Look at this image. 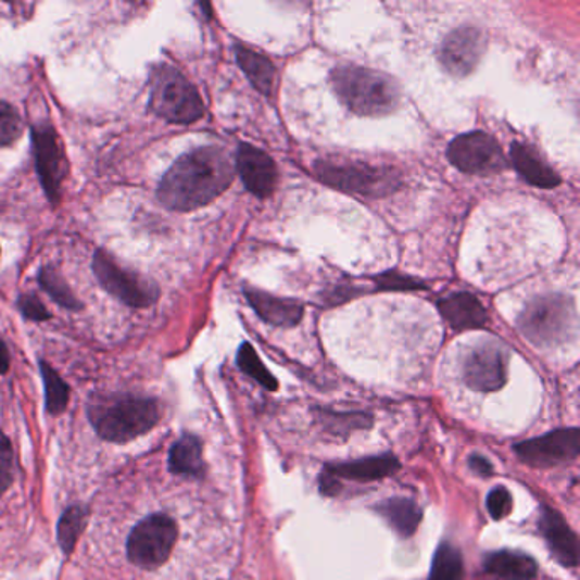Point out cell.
<instances>
[{
	"label": "cell",
	"instance_id": "cell-9",
	"mask_svg": "<svg viewBox=\"0 0 580 580\" xmlns=\"http://www.w3.org/2000/svg\"><path fill=\"white\" fill-rule=\"evenodd\" d=\"M447 159L456 169L471 176H494L507 167L497 140L483 131L456 137L447 147Z\"/></svg>",
	"mask_w": 580,
	"mask_h": 580
},
{
	"label": "cell",
	"instance_id": "cell-32",
	"mask_svg": "<svg viewBox=\"0 0 580 580\" xmlns=\"http://www.w3.org/2000/svg\"><path fill=\"white\" fill-rule=\"evenodd\" d=\"M17 306H20L21 314L29 318V320L43 321L51 318L47 306L35 294H21L20 300H17Z\"/></svg>",
	"mask_w": 580,
	"mask_h": 580
},
{
	"label": "cell",
	"instance_id": "cell-13",
	"mask_svg": "<svg viewBox=\"0 0 580 580\" xmlns=\"http://www.w3.org/2000/svg\"><path fill=\"white\" fill-rule=\"evenodd\" d=\"M463 378L477 392L502 389L507 380V351L492 342L475 348L463 365Z\"/></svg>",
	"mask_w": 580,
	"mask_h": 580
},
{
	"label": "cell",
	"instance_id": "cell-10",
	"mask_svg": "<svg viewBox=\"0 0 580 580\" xmlns=\"http://www.w3.org/2000/svg\"><path fill=\"white\" fill-rule=\"evenodd\" d=\"M33 150H35L36 171L41 186L51 203L59 204L62 185L68 174V162L63 153L59 134L48 123H36L31 128Z\"/></svg>",
	"mask_w": 580,
	"mask_h": 580
},
{
	"label": "cell",
	"instance_id": "cell-24",
	"mask_svg": "<svg viewBox=\"0 0 580 580\" xmlns=\"http://www.w3.org/2000/svg\"><path fill=\"white\" fill-rule=\"evenodd\" d=\"M38 282H40L41 290L47 291L51 299L55 300L63 308L72 312L83 311V303L72 293L67 281L63 279V276L60 275V270L56 267H41L40 275H38Z\"/></svg>",
	"mask_w": 580,
	"mask_h": 580
},
{
	"label": "cell",
	"instance_id": "cell-22",
	"mask_svg": "<svg viewBox=\"0 0 580 580\" xmlns=\"http://www.w3.org/2000/svg\"><path fill=\"white\" fill-rule=\"evenodd\" d=\"M377 510L402 537H411V534L416 533L417 526L423 518V513H420L416 502L404 497L387 499V501L378 504Z\"/></svg>",
	"mask_w": 580,
	"mask_h": 580
},
{
	"label": "cell",
	"instance_id": "cell-28",
	"mask_svg": "<svg viewBox=\"0 0 580 580\" xmlns=\"http://www.w3.org/2000/svg\"><path fill=\"white\" fill-rule=\"evenodd\" d=\"M237 363H239V368L242 369L245 375L254 378L257 383L263 384L264 389L276 390L278 389V381L276 378L267 371L266 366L263 365V361L255 353L254 348L251 344H242V348L237 354Z\"/></svg>",
	"mask_w": 580,
	"mask_h": 580
},
{
	"label": "cell",
	"instance_id": "cell-12",
	"mask_svg": "<svg viewBox=\"0 0 580 580\" xmlns=\"http://www.w3.org/2000/svg\"><path fill=\"white\" fill-rule=\"evenodd\" d=\"M486 36L475 26L453 29L441 45L440 60L444 71L453 77H467L477 68L486 53Z\"/></svg>",
	"mask_w": 580,
	"mask_h": 580
},
{
	"label": "cell",
	"instance_id": "cell-34",
	"mask_svg": "<svg viewBox=\"0 0 580 580\" xmlns=\"http://www.w3.org/2000/svg\"><path fill=\"white\" fill-rule=\"evenodd\" d=\"M470 467L471 470L477 471V474L482 475V477H489V475H492V465L489 463V459L483 458V456H471Z\"/></svg>",
	"mask_w": 580,
	"mask_h": 580
},
{
	"label": "cell",
	"instance_id": "cell-7",
	"mask_svg": "<svg viewBox=\"0 0 580 580\" xmlns=\"http://www.w3.org/2000/svg\"><path fill=\"white\" fill-rule=\"evenodd\" d=\"M92 270H94L96 279L111 297L131 308H149L153 303H157L161 297V290L155 282L122 266L104 249H98L94 252Z\"/></svg>",
	"mask_w": 580,
	"mask_h": 580
},
{
	"label": "cell",
	"instance_id": "cell-33",
	"mask_svg": "<svg viewBox=\"0 0 580 580\" xmlns=\"http://www.w3.org/2000/svg\"><path fill=\"white\" fill-rule=\"evenodd\" d=\"M380 287L384 290H414V288H420L419 281L416 279L407 278V276L396 275V273H389V275L378 278Z\"/></svg>",
	"mask_w": 580,
	"mask_h": 580
},
{
	"label": "cell",
	"instance_id": "cell-1",
	"mask_svg": "<svg viewBox=\"0 0 580 580\" xmlns=\"http://www.w3.org/2000/svg\"><path fill=\"white\" fill-rule=\"evenodd\" d=\"M236 167L225 150L201 147L180 155L159 185V201L173 212H192L227 191Z\"/></svg>",
	"mask_w": 580,
	"mask_h": 580
},
{
	"label": "cell",
	"instance_id": "cell-25",
	"mask_svg": "<svg viewBox=\"0 0 580 580\" xmlns=\"http://www.w3.org/2000/svg\"><path fill=\"white\" fill-rule=\"evenodd\" d=\"M429 580H463V558L458 549L450 543L438 549Z\"/></svg>",
	"mask_w": 580,
	"mask_h": 580
},
{
	"label": "cell",
	"instance_id": "cell-14",
	"mask_svg": "<svg viewBox=\"0 0 580 580\" xmlns=\"http://www.w3.org/2000/svg\"><path fill=\"white\" fill-rule=\"evenodd\" d=\"M237 171L254 197L267 198L275 191L278 167L263 150L242 143L237 150Z\"/></svg>",
	"mask_w": 580,
	"mask_h": 580
},
{
	"label": "cell",
	"instance_id": "cell-19",
	"mask_svg": "<svg viewBox=\"0 0 580 580\" xmlns=\"http://www.w3.org/2000/svg\"><path fill=\"white\" fill-rule=\"evenodd\" d=\"M510 161L522 179L531 186L553 189L562 182L560 176L540 157V153L526 143H514L510 147Z\"/></svg>",
	"mask_w": 580,
	"mask_h": 580
},
{
	"label": "cell",
	"instance_id": "cell-21",
	"mask_svg": "<svg viewBox=\"0 0 580 580\" xmlns=\"http://www.w3.org/2000/svg\"><path fill=\"white\" fill-rule=\"evenodd\" d=\"M236 55L240 68H242L243 74L248 75L252 86L263 92L264 96L273 94L276 84V71L270 60L261 55L257 51L251 50V48L243 47V45H237Z\"/></svg>",
	"mask_w": 580,
	"mask_h": 580
},
{
	"label": "cell",
	"instance_id": "cell-8",
	"mask_svg": "<svg viewBox=\"0 0 580 580\" xmlns=\"http://www.w3.org/2000/svg\"><path fill=\"white\" fill-rule=\"evenodd\" d=\"M177 541V525L165 514L138 522L126 541V555L143 570H155L169 560Z\"/></svg>",
	"mask_w": 580,
	"mask_h": 580
},
{
	"label": "cell",
	"instance_id": "cell-26",
	"mask_svg": "<svg viewBox=\"0 0 580 580\" xmlns=\"http://www.w3.org/2000/svg\"><path fill=\"white\" fill-rule=\"evenodd\" d=\"M86 522L87 509L80 506L68 507L60 519L56 533H59L60 546L67 555L74 552L75 545H77V541L86 528Z\"/></svg>",
	"mask_w": 580,
	"mask_h": 580
},
{
	"label": "cell",
	"instance_id": "cell-31",
	"mask_svg": "<svg viewBox=\"0 0 580 580\" xmlns=\"http://www.w3.org/2000/svg\"><path fill=\"white\" fill-rule=\"evenodd\" d=\"M487 509L494 519L506 518L507 514L513 510V497H510L509 491L504 487L494 489L487 497Z\"/></svg>",
	"mask_w": 580,
	"mask_h": 580
},
{
	"label": "cell",
	"instance_id": "cell-3",
	"mask_svg": "<svg viewBox=\"0 0 580 580\" xmlns=\"http://www.w3.org/2000/svg\"><path fill=\"white\" fill-rule=\"evenodd\" d=\"M161 419L157 401L138 395H111L89 405V420L102 440L128 443L146 434Z\"/></svg>",
	"mask_w": 580,
	"mask_h": 580
},
{
	"label": "cell",
	"instance_id": "cell-17",
	"mask_svg": "<svg viewBox=\"0 0 580 580\" xmlns=\"http://www.w3.org/2000/svg\"><path fill=\"white\" fill-rule=\"evenodd\" d=\"M441 315L455 330L482 329L486 326V308L470 293H455L440 302Z\"/></svg>",
	"mask_w": 580,
	"mask_h": 580
},
{
	"label": "cell",
	"instance_id": "cell-5",
	"mask_svg": "<svg viewBox=\"0 0 580 580\" xmlns=\"http://www.w3.org/2000/svg\"><path fill=\"white\" fill-rule=\"evenodd\" d=\"M315 173L330 188L365 198H383L401 186L399 173L366 162L324 159L315 164Z\"/></svg>",
	"mask_w": 580,
	"mask_h": 580
},
{
	"label": "cell",
	"instance_id": "cell-35",
	"mask_svg": "<svg viewBox=\"0 0 580 580\" xmlns=\"http://www.w3.org/2000/svg\"><path fill=\"white\" fill-rule=\"evenodd\" d=\"M9 365H11V360H9L8 345L0 339V373H2V375L8 373Z\"/></svg>",
	"mask_w": 580,
	"mask_h": 580
},
{
	"label": "cell",
	"instance_id": "cell-15",
	"mask_svg": "<svg viewBox=\"0 0 580 580\" xmlns=\"http://www.w3.org/2000/svg\"><path fill=\"white\" fill-rule=\"evenodd\" d=\"M541 531L552 550L553 557L557 558L564 567H577L579 540L557 510L545 509L541 518Z\"/></svg>",
	"mask_w": 580,
	"mask_h": 580
},
{
	"label": "cell",
	"instance_id": "cell-23",
	"mask_svg": "<svg viewBox=\"0 0 580 580\" xmlns=\"http://www.w3.org/2000/svg\"><path fill=\"white\" fill-rule=\"evenodd\" d=\"M169 470L176 475H188V477L203 475V446L197 436H182L174 444L169 455Z\"/></svg>",
	"mask_w": 580,
	"mask_h": 580
},
{
	"label": "cell",
	"instance_id": "cell-4",
	"mask_svg": "<svg viewBox=\"0 0 580 580\" xmlns=\"http://www.w3.org/2000/svg\"><path fill=\"white\" fill-rule=\"evenodd\" d=\"M149 104L159 118L177 125H191L204 114L197 87L171 63H159L150 72Z\"/></svg>",
	"mask_w": 580,
	"mask_h": 580
},
{
	"label": "cell",
	"instance_id": "cell-2",
	"mask_svg": "<svg viewBox=\"0 0 580 580\" xmlns=\"http://www.w3.org/2000/svg\"><path fill=\"white\" fill-rule=\"evenodd\" d=\"M333 92L360 116H387L401 104V87L392 77L371 68L341 65L330 75Z\"/></svg>",
	"mask_w": 580,
	"mask_h": 580
},
{
	"label": "cell",
	"instance_id": "cell-29",
	"mask_svg": "<svg viewBox=\"0 0 580 580\" xmlns=\"http://www.w3.org/2000/svg\"><path fill=\"white\" fill-rule=\"evenodd\" d=\"M24 125L16 108L0 99V147H9L20 140Z\"/></svg>",
	"mask_w": 580,
	"mask_h": 580
},
{
	"label": "cell",
	"instance_id": "cell-30",
	"mask_svg": "<svg viewBox=\"0 0 580 580\" xmlns=\"http://www.w3.org/2000/svg\"><path fill=\"white\" fill-rule=\"evenodd\" d=\"M14 480V453L11 443L0 432V495L4 494Z\"/></svg>",
	"mask_w": 580,
	"mask_h": 580
},
{
	"label": "cell",
	"instance_id": "cell-6",
	"mask_svg": "<svg viewBox=\"0 0 580 580\" xmlns=\"http://www.w3.org/2000/svg\"><path fill=\"white\" fill-rule=\"evenodd\" d=\"M519 329L537 345L567 341L576 329L573 303L562 294H546L533 300L519 317Z\"/></svg>",
	"mask_w": 580,
	"mask_h": 580
},
{
	"label": "cell",
	"instance_id": "cell-27",
	"mask_svg": "<svg viewBox=\"0 0 580 580\" xmlns=\"http://www.w3.org/2000/svg\"><path fill=\"white\" fill-rule=\"evenodd\" d=\"M40 368L41 377H43L45 393H47V411L50 414H60V412L67 408L68 395H71L68 384L45 361H41Z\"/></svg>",
	"mask_w": 580,
	"mask_h": 580
},
{
	"label": "cell",
	"instance_id": "cell-20",
	"mask_svg": "<svg viewBox=\"0 0 580 580\" xmlns=\"http://www.w3.org/2000/svg\"><path fill=\"white\" fill-rule=\"evenodd\" d=\"M483 569L506 580H533L538 573L537 562L530 555L510 550L489 553L483 560Z\"/></svg>",
	"mask_w": 580,
	"mask_h": 580
},
{
	"label": "cell",
	"instance_id": "cell-18",
	"mask_svg": "<svg viewBox=\"0 0 580 580\" xmlns=\"http://www.w3.org/2000/svg\"><path fill=\"white\" fill-rule=\"evenodd\" d=\"M249 303L270 326L293 327L302 320L303 306L294 300L276 299L260 290H245Z\"/></svg>",
	"mask_w": 580,
	"mask_h": 580
},
{
	"label": "cell",
	"instance_id": "cell-11",
	"mask_svg": "<svg viewBox=\"0 0 580 580\" xmlns=\"http://www.w3.org/2000/svg\"><path fill=\"white\" fill-rule=\"evenodd\" d=\"M514 450L531 467H557L579 456L580 431L577 428L557 429L534 440L522 441Z\"/></svg>",
	"mask_w": 580,
	"mask_h": 580
},
{
	"label": "cell",
	"instance_id": "cell-16",
	"mask_svg": "<svg viewBox=\"0 0 580 580\" xmlns=\"http://www.w3.org/2000/svg\"><path fill=\"white\" fill-rule=\"evenodd\" d=\"M401 463L393 455L369 456L356 462L333 463L326 468V475L332 479L354 480V482H373L395 474Z\"/></svg>",
	"mask_w": 580,
	"mask_h": 580
}]
</instances>
